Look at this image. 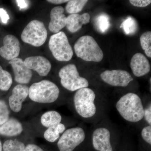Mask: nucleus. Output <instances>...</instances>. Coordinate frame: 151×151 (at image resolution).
I'll return each instance as SVG.
<instances>
[{
  "mask_svg": "<svg viewBox=\"0 0 151 151\" xmlns=\"http://www.w3.org/2000/svg\"><path fill=\"white\" fill-rule=\"evenodd\" d=\"M76 112L85 121L93 120L99 113V103L96 101V95L89 87L77 90L73 98Z\"/></svg>",
  "mask_w": 151,
  "mask_h": 151,
  "instance_id": "f257e3e1",
  "label": "nucleus"
},
{
  "mask_svg": "<svg viewBox=\"0 0 151 151\" xmlns=\"http://www.w3.org/2000/svg\"><path fill=\"white\" fill-rule=\"evenodd\" d=\"M116 107L122 118L130 123H138L144 118L145 106L140 97L136 93L129 92L122 96Z\"/></svg>",
  "mask_w": 151,
  "mask_h": 151,
  "instance_id": "f03ea898",
  "label": "nucleus"
},
{
  "mask_svg": "<svg viewBox=\"0 0 151 151\" xmlns=\"http://www.w3.org/2000/svg\"><path fill=\"white\" fill-rule=\"evenodd\" d=\"M60 90L56 84L47 80L33 83L29 89L28 96L36 103H51L59 97Z\"/></svg>",
  "mask_w": 151,
  "mask_h": 151,
  "instance_id": "7ed1b4c3",
  "label": "nucleus"
},
{
  "mask_svg": "<svg viewBox=\"0 0 151 151\" xmlns=\"http://www.w3.org/2000/svg\"><path fill=\"white\" fill-rule=\"evenodd\" d=\"M74 50L78 58L86 61L100 62L103 60V50L94 38L89 35L83 36L76 42Z\"/></svg>",
  "mask_w": 151,
  "mask_h": 151,
  "instance_id": "20e7f679",
  "label": "nucleus"
},
{
  "mask_svg": "<svg viewBox=\"0 0 151 151\" xmlns=\"http://www.w3.org/2000/svg\"><path fill=\"white\" fill-rule=\"evenodd\" d=\"M58 75L62 86L71 92L89 86V81L86 78L80 76L74 64H68L63 66L60 70Z\"/></svg>",
  "mask_w": 151,
  "mask_h": 151,
  "instance_id": "39448f33",
  "label": "nucleus"
},
{
  "mask_svg": "<svg viewBox=\"0 0 151 151\" xmlns=\"http://www.w3.org/2000/svg\"><path fill=\"white\" fill-rule=\"evenodd\" d=\"M49 47L53 57L58 61H68L73 57L72 47L63 32H59L50 37Z\"/></svg>",
  "mask_w": 151,
  "mask_h": 151,
  "instance_id": "423d86ee",
  "label": "nucleus"
},
{
  "mask_svg": "<svg viewBox=\"0 0 151 151\" xmlns=\"http://www.w3.org/2000/svg\"><path fill=\"white\" fill-rule=\"evenodd\" d=\"M47 32L42 22L34 20L23 30L21 36L22 40L35 47L43 45L47 38Z\"/></svg>",
  "mask_w": 151,
  "mask_h": 151,
  "instance_id": "0eeeda50",
  "label": "nucleus"
},
{
  "mask_svg": "<svg viewBox=\"0 0 151 151\" xmlns=\"http://www.w3.org/2000/svg\"><path fill=\"white\" fill-rule=\"evenodd\" d=\"M86 137V132L81 127L69 128L60 137L58 147L60 151H73L84 142Z\"/></svg>",
  "mask_w": 151,
  "mask_h": 151,
  "instance_id": "6e6552de",
  "label": "nucleus"
},
{
  "mask_svg": "<svg viewBox=\"0 0 151 151\" xmlns=\"http://www.w3.org/2000/svg\"><path fill=\"white\" fill-rule=\"evenodd\" d=\"M113 137L109 127L105 126L96 127L91 135L93 148L97 151H113L111 143Z\"/></svg>",
  "mask_w": 151,
  "mask_h": 151,
  "instance_id": "1a4fd4ad",
  "label": "nucleus"
},
{
  "mask_svg": "<svg viewBox=\"0 0 151 151\" xmlns=\"http://www.w3.org/2000/svg\"><path fill=\"white\" fill-rule=\"evenodd\" d=\"M100 76L105 83L116 87H126L134 80L128 71L120 69L105 70L100 74Z\"/></svg>",
  "mask_w": 151,
  "mask_h": 151,
  "instance_id": "9d476101",
  "label": "nucleus"
},
{
  "mask_svg": "<svg viewBox=\"0 0 151 151\" xmlns=\"http://www.w3.org/2000/svg\"><path fill=\"white\" fill-rule=\"evenodd\" d=\"M4 46L0 48V55L7 60L17 58L20 52V43L17 38L13 35L6 36L3 39Z\"/></svg>",
  "mask_w": 151,
  "mask_h": 151,
  "instance_id": "9b49d317",
  "label": "nucleus"
},
{
  "mask_svg": "<svg viewBox=\"0 0 151 151\" xmlns=\"http://www.w3.org/2000/svg\"><path fill=\"white\" fill-rule=\"evenodd\" d=\"M29 89L24 84H18L14 87L9 99V105L12 111L19 113L21 111L23 103L28 96Z\"/></svg>",
  "mask_w": 151,
  "mask_h": 151,
  "instance_id": "f8f14e48",
  "label": "nucleus"
},
{
  "mask_svg": "<svg viewBox=\"0 0 151 151\" xmlns=\"http://www.w3.org/2000/svg\"><path fill=\"white\" fill-rule=\"evenodd\" d=\"M9 63L12 68L15 81L21 84H28L32 78V72L27 67L24 61L17 58L10 60Z\"/></svg>",
  "mask_w": 151,
  "mask_h": 151,
  "instance_id": "ddd939ff",
  "label": "nucleus"
},
{
  "mask_svg": "<svg viewBox=\"0 0 151 151\" xmlns=\"http://www.w3.org/2000/svg\"><path fill=\"white\" fill-rule=\"evenodd\" d=\"M24 63L28 68L36 71L40 76H46L51 70L50 62L44 57L39 55L29 57L26 58Z\"/></svg>",
  "mask_w": 151,
  "mask_h": 151,
  "instance_id": "4468645a",
  "label": "nucleus"
},
{
  "mask_svg": "<svg viewBox=\"0 0 151 151\" xmlns=\"http://www.w3.org/2000/svg\"><path fill=\"white\" fill-rule=\"evenodd\" d=\"M130 65L133 74L136 77L144 76L150 70L151 66L148 60L139 52L136 53L132 57Z\"/></svg>",
  "mask_w": 151,
  "mask_h": 151,
  "instance_id": "2eb2a0df",
  "label": "nucleus"
},
{
  "mask_svg": "<svg viewBox=\"0 0 151 151\" xmlns=\"http://www.w3.org/2000/svg\"><path fill=\"white\" fill-rule=\"evenodd\" d=\"M64 11V8L61 6L55 7L51 10L49 24V29L51 32L57 33L66 26L67 17L63 14Z\"/></svg>",
  "mask_w": 151,
  "mask_h": 151,
  "instance_id": "dca6fc26",
  "label": "nucleus"
},
{
  "mask_svg": "<svg viewBox=\"0 0 151 151\" xmlns=\"http://www.w3.org/2000/svg\"><path fill=\"white\" fill-rule=\"evenodd\" d=\"M23 131L22 125L17 119L9 118L0 126V135L8 137H14L22 134Z\"/></svg>",
  "mask_w": 151,
  "mask_h": 151,
  "instance_id": "f3484780",
  "label": "nucleus"
},
{
  "mask_svg": "<svg viewBox=\"0 0 151 151\" xmlns=\"http://www.w3.org/2000/svg\"><path fill=\"white\" fill-rule=\"evenodd\" d=\"M90 19V15L87 13L81 15L70 14L67 17L66 27L70 32L75 33L81 29L83 24L88 23Z\"/></svg>",
  "mask_w": 151,
  "mask_h": 151,
  "instance_id": "a211bd4d",
  "label": "nucleus"
},
{
  "mask_svg": "<svg viewBox=\"0 0 151 151\" xmlns=\"http://www.w3.org/2000/svg\"><path fill=\"white\" fill-rule=\"evenodd\" d=\"M62 116L56 111H50L45 112L40 118V122L43 127L48 128L61 123Z\"/></svg>",
  "mask_w": 151,
  "mask_h": 151,
  "instance_id": "6ab92c4d",
  "label": "nucleus"
},
{
  "mask_svg": "<svg viewBox=\"0 0 151 151\" xmlns=\"http://www.w3.org/2000/svg\"><path fill=\"white\" fill-rule=\"evenodd\" d=\"M65 125L62 123H60L53 127L47 128L44 133V137L47 142H54L58 140L60 135L65 132Z\"/></svg>",
  "mask_w": 151,
  "mask_h": 151,
  "instance_id": "aec40b11",
  "label": "nucleus"
},
{
  "mask_svg": "<svg viewBox=\"0 0 151 151\" xmlns=\"http://www.w3.org/2000/svg\"><path fill=\"white\" fill-rule=\"evenodd\" d=\"M94 22L96 29L102 33L106 32L111 26L110 18L105 14H101L97 16Z\"/></svg>",
  "mask_w": 151,
  "mask_h": 151,
  "instance_id": "412c9836",
  "label": "nucleus"
},
{
  "mask_svg": "<svg viewBox=\"0 0 151 151\" xmlns=\"http://www.w3.org/2000/svg\"><path fill=\"white\" fill-rule=\"evenodd\" d=\"M88 1L86 0L69 1L65 6V10L68 13L71 14H77L83 9V8Z\"/></svg>",
  "mask_w": 151,
  "mask_h": 151,
  "instance_id": "4be33fe9",
  "label": "nucleus"
},
{
  "mask_svg": "<svg viewBox=\"0 0 151 151\" xmlns=\"http://www.w3.org/2000/svg\"><path fill=\"white\" fill-rule=\"evenodd\" d=\"M13 83V79L8 71L4 70L0 65V89L7 91L10 88Z\"/></svg>",
  "mask_w": 151,
  "mask_h": 151,
  "instance_id": "5701e85b",
  "label": "nucleus"
},
{
  "mask_svg": "<svg viewBox=\"0 0 151 151\" xmlns=\"http://www.w3.org/2000/svg\"><path fill=\"white\" fill-rule=\"evenodd\" d=\"M25 146L22 142L17 140H8L3 146L4 151H25Z\"/></svg>",
  "mask_w": 151,
  "mask_h": 151,
  "instance_id": "b1692460",
  "label": "nucleus"
},
{
  "mask_svg": "<svg viewBox=\"0 0 151 151\" xmlns=\"http://www.w3.org/2000/svg\"><path fill=\"white\" fill-rule=\"evenodd\" d=\"M120 28L124 30L126 35H129L136 32L137 29V24L134 19L129 17L122 23Z\"/></svg>",
  "mask_w": 151,
  "mask_h": 151,
  "instance_id": "393cba45",
  "label": "nucleus"
},
{
  "mask_svg": "<svg viewBox=\"0 0 151 151\" xmlns=\"http://www.w3.org/2000/svg\"><path fill=\"white\" fill-rule=\"evenodd\" d=\"M141 47L147 56L151 58V32L150 31L144 33L140 38Z\"/></svg>",
  "mask_w": 151,
  "mask_h": 151,
  "instance_id": "a878e982",
  "label": "nucleus"
},
{
  "mask_svg": "<svg viewBox=\"0 0 151 151\" xmlns=\"http://www.w3.org/2000/svg\"><path fill=\"white\" fill-rule=\"evenodd\" d=\"M10 112L6 103L0 100V126L6 122L9 119Z\"/></svg>",
  "mask_w": 151,
  "mask_h": 151,
  "instance_id": "bb28decb",
  "label": "nucleus"
},
{
  "mask_svg": "<svg viewBox=\"0 0 151 151\" xmlns=\"http://www.w3.org/2000/svg\"><path fill=\"white\" fill-rule=\"evenodd\" d=\"M141 137L144 141L151 145V126L147 125L143 127L141 131Z\"/></svg>",
  "mask_w": 151,
  "mask_h": 151,
  "instance_id": "cd10ccee",
  "label": "nucleus"
},
{
  "mask_svg": "<svg viewBox=\"0 0 151 151\" xmlns=\"http://www.w3.org/2000/svg\"><path fill=\"white\" fill-rule=\"evenodd\" d=\"M148 125L151 126V104L150 103L144 108V118Z\"/></svg>",
  "mask_w": 151,
  "mask_h": 151,
  "instance_id": "c85d7f7f",
  "label": "nucleus"
},
{
  "mask_svg": "<svg viewBox=\"0 0 151 151\" xmlns=\"http://www.w3.org/2000/svg\"><path fill=\"white\" fill-rule=\"evenodd\" d=\"M129 2L132 5L138 7L147 6L151 3L150 0H130Z\"/></svg>",
  "mask_w": 151,
  "mask_h": 151,
  "instance_id": "c756f323",
  "label": "nucleus"
},
{
  "mask_svg": "<svg viewBox=\"0 0 151 151\" xmlns=\"http://www.w3.org/2000/svg\"><path fill=\"white\" fill-rule=\"evenodd\" d=\"M0 17L3 23L4 24L7 23L8 21L10 19L7 12L5 10L2 8H0Z\"/></svg>",
  "mask_w": 151,
  "mask_h": 151,
  "instance_id": "7c9ffc66",
  "label": "nucleus"
},
{
  "mask_svg": "<svg viewBox=\"0 0 151 151\" xmlns=\"http://www.w3.org/2000/svg\"><path fill=\"white\" fill-rule=\"evenodd\" d=\"M25 151H44L41 148L35 144H28L25 146Z\"/></svg>",
  "mask_w": 151,
  "mask_h": 151,
  "instance_id": "2f4dec72",
  "label": "nucleus"
},
{
  "mask_svg": "<svg viewBox=\"0 0 151 151\" xmlns=\"http://www.w3.org/2000/svg\"><path fill=\"white\" fill-rule=\"evenodd\" d=\"M16 2L20 10L27 8L28 6L27 1L24 0H17L16 1Z\"/></svg>",
  "mask_w": 151,
  "mask_h": 151,
  "instance_id": "473e14b6",
  "label": "nucleus"
},
{
  "mask_svg": "<svg viewBox=\"0 0 151 151\" xmlns=\"http://www.w3.org/2000/svg\"><path fill=\"white\" fill-rule=\"evenodd\" d=\"M68 1H65V0H48L47 1L52 4H60L68 2Z\"/></svg>",
  "mask_w": 151,
  "mask_h": 151,
  "instance_id": "72a5a7b5",
  "label": "nucleus"
},
{
  "mask_svg": "<svg viewBox=\"0 0 151 151\" xmlns=\"http://www.w3.org/2000/svg\"><path fill=\"white\" fill-rule=\"evenodd\" d=\"M3 150V146L2 145V143L0 141V151H2Z\"/></svg>",
  "mask_w": 151,
  "mask_h": 151,
  "instance_id": "f704fd0d",
  "label": "nucleus"
}]
</instances>
